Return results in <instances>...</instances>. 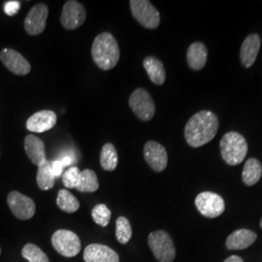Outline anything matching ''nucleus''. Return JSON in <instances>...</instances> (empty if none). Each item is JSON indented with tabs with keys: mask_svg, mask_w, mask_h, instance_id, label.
<instances>
[{
	"mask_svg": "<svg viewBox=\"0 0 262 262\" xmlns=\"http://www.w3.org/2000/svg\"><path fill=\"white\" fill-rule=\"evenodd\" d=\"M220 122L217 117L211 111H199L187 122L185 138L192 148H199L213 140L219 130Z\"/></svg>",
	"mask_w": 262,
	"mask_h": 262,
	"instance_id": "nucleus-1",
	"label": "nucleus"
},
{
	"mask_svg": "<svg viewBox=\"0 0 262 262\" xmlns=\"http://www.w3.org/2000/svg\"><path fill=\"white\" fill-rule=\"evenodd\" d=\"M94 63L104 71L111 70L118 64L121 52L117 39L109 32H103L94 38L92 46Z\"/></svg>",
	"mask_w": 262,
	"mask_h": 262,
	"instance_id": "nucleus-2",
	"label": "nucleus"
},
{
	"mask_svg": "<svg viewBox=\"0 0 262 262\" xmlns=\"http://www.w3.org/2000/svg\"><path fill=\"white\" fill-rule=\"evenodd\" d=\"M222 158L229 165H238L243 162L248 154V143L243 135L238 132H227L221 143Z\"/></svg>",
	"mask_w": 262,
	"mask_h": 262,
	"instance_id": "nucleus-3",
	"label": "nucleus"
},
{
	"mask_svg": "<svg viewBox=\"0 0 262 262\" xmlns=\"http://www.w3.org/2000/svg\"><path fill=\"white\" fill-rule=\"evenodd\" d=\"M148 243L158 261L172 262L175 259V245L166 231L158 230L151 232L148 237Z\"/></svg>",
	"mask_w": 262,
	"mask_h": 262,
	"instance_id": "nucleus-4",
	"label": "nucleus"
},
{
	"mask_svg": "<svg viewBox=\"0 0 262 262\" xmlns=\"http://www.w3.org/2000/svg\"><path fill=\"white\" fill-rule=\"evenodd\" d=\"M131 13L141 26L148 29H156L160 24L158 9L148 0H131Z\"/></svg>",
	"mask_w": 262,
	"mask_h": 262,
	"instance_id": "nucleus-5",
	"label": "nucleus"
},
{
	"mask_svg": "<svg viewBox=\"0 0 262 262\" xmlns=\"http://www.w3.org/2000/svg\"><path fill=\"white\" fill-rule=\"evenodd\" d=\"M128 104L138 119L144 122L150 121L156 113L154 99L146 90L137 89L131 94Z\"/></svg>",
	"mask_w": 262,
	"mask_h": 262,
	"instance_id": "nucleus-6",
	"label": "nucleus"
},
{
	"mask_svg": "<svg viewBox=\"0 0 262 262\" xmlns=\"http://www.w3.org/2000/svg\"><path fill=\"white\" fill-rule=\"evenodd\" d=\"M52 244L57 253L66 257H74L81 251V241L73 231L58 229L52 236Z\"/></svg>",
	"mask_w": 262,
	"mask_h": 262,
	"instance_id": "nucleus-7",
	"label": "nucleus"
},
{
	"mask_svg": "<svg viewBox=\"0 0 262 262\" xmlns=\"http://www.w3.org/2000/svg\"><path fill=\"white\" fill-rule=\"evenodd\" d=\"M195 206L199 213L209 219L222 215L225 210L224 198L212 191H203L195 198Z\"/></svg>",
	"mask_w": 262,
	"mask_h": 262,
	"instance_id": "nucleus-8",
	"label": "nucleus"
},
{
	"mask_svg": "<svg viewBox=\"0 0 262 262\" xmlns=\"http://www.w3.org/2000/svg\"><path fill=\"white\" fill-rule=\"evenodd\" d=\"M7 203L11 212L20 221L31 219L36 211L34 201L19 191H11L7 197Z\"/></svg>",
	"mask_w": 262,
	"mask_h": 262,
	"instance_id": "nucleus-9",
	"label": "nucleus"
},
{
	"mask_svg": "<svg viewBox=\"0 0 262 262\" xmlns=\"http://www.w3.org/2000/svg\"><path fill=\"white\" fill-rule=\"evenodd\" d=\"M86 19V11L84 5L76 0H69L63 5L60 15L61 26L67 30L80 28Z\"/></svg>",
	"mask_w": 262,
	"mask_h": 262,
	"instance_id": "nucleus-10",
	"label": "nucleus"
},
{
	"mask_svg": "<svg viewBox=\"0 0 262 262\" xmlns=\"http://www.w3.org/2000/svg\"><path fill=\"white\" fill-rule=\"evenodd\" d=\"M49 8L44 3H39L29 10L25 19V29L29 35L41 34L47 25Z\"/></svg>",
	"mask_w": 262,
	"mask_h": 262,
	"instance_id": "nucleus-11",
	"label": "nucleus"
},
{
	"mask_svg": "<svg viewBox=\"0 0 262 262\" xmlns=\"http://www.w3.org/2000/svg\"><path fill=\"white\" fill-rule=\"evenodd\" d=\"M144 158L150 168L156 172H162L167 167V151L161 144L156 141H149L145 144Z\"/></svg>",
	"mask_w": 262,
	"mask_h": 262,
	"instance_id": "nucleus-12",
	"label": "nucleus"
},
{
	"mask_svg": "<svg viewBox=\"0 0 262 262\" xmlns=\"http://www.w3.org/2000/svg\"><path fill=\"white\" fill-rule=\"evenodd\" d=\"M0 60L9 71L16 75H27L31 70L28 59L13 49H3L0 52Z\"/></svg>",
	"mask_w": 262,
	"mask_h": 262,
	"instance_id": "nucleus-13",
	"label": "nucleus"
},
{
	"mask_svg": "<svg viewBox=\"0 0 262 262\" xmlns=\"http://www.w3.org/2000/svg\"><path fill=\"white\" fill-rule=\"evenodd\" d=\"M57 117L51 110H42L33 114L27 121V129L35 133L51 130L56 125Z\"/></svg>",
	"mask_w": 262,
	"mask_h": 262,
	"instance_id": "nucleus-14",
	"label": "nucleus"
},
{
	"mask_svg": "<svg viewBox=\"0 0 262 262\" xmlns=\"http://www.w3.org/2000/svg\"><path fill=\"white\" fill-rule=\"evenodd\" d=\"M85 262H120L119 254L108 246L91 244L84 251Z\"/></svg>",
	"mask_w": 262,
	"mask_h": 262,
	"instance_id": "nucleus-15",
	"label": "nucleus"
},
{
	"mask_svg": "<svg viewBox=\"0 0 262 262\" xmlns=\"http://www.w3.org/2000/svg\"><path fill=\"white\" fill-rule=\"evenodd\" d=\"M260 44L261 40L259 35L256 33L250 34L245 38L240 50V59L246 68L253 66L258 55Z\"/></svg>",
	"mask_w": 262,
	"mask_h": 262,
	"instance_id": "nucleus-16",
	"label": "nucleus"
},
{
	"mask_svg": "<svg viewBox=\"0 0 262 262\" xmlns=\"http://www.w3.org/2000/svg\"><path fill=\"white\" fill-rule=\"evenodd\" d=\"M257 235L249 229H238L226 239V248L231 251L244 250L252 246L256 241Z\"/></svg>",
	"mask_w": 262,
	"mask_h": 262,
	"instance_id": "nucleus-17",
	"label": "nucleus"
},
{
	"mask_svg": "<svg viewBox=\"0 0 262 262\" xmlns=\"http://www.w3.org/2000/svg\"><path fill=\"white\" fill-rule=\"evenodd\" d=\"M25 150L31 162L39 166L45 159V144L35 135H28L25 139Z\"/></svg>",
	"mask_w": 262,
	"mask_h": 262,
	"instance_id": "nucleus-18",
	"label": "nucleus"
},
{
	"mask_svg": "<svg viewBox=\"0 0 262 262\" xmlns=\"http://www.w3.org/2000/svg\"><path fill=\"white\" fill-rule=\"evenodd\" d=\"M208 58V51L207 48L201 42L192 43L187 52V64L192 70H201L206 66Z\"/></svg>",
	"mask_w": 262,
	"mask_h": 262,
	"instance_id": "nucleus-19",
	"label": "nucleus"
},
{
	"mask_svg": "<svg viewBox=\"0 0 262 262\" xmlns=\"http://www.w3.org/2000/svg\"><path fill=\"white\" fill-rule=\"evenodd\" d=\"M143 66L149 76L150 81L155 84L161 85L164 84L166 80V72L163 63L156 56H147L144 61Z\"/></svg>",
	"mask_w": 262,
	"mask_h": 262,
	"instance_id": "nucleus-20",
	"label": "nucleus"
},
{
	"mask_svg": "<svg viewBox=\"0 0 262 262\" xmlns=\"http://www.w3.org/2000/svg\"><path fill=\"white\" fill-rule=\"evenodd\" d=\"M262 166L259 160L256 159H249L243 168L242 179L244 184L247 186L255 185L261 177Z\"/></svg>",
	"mask_w": 262,
	"mask_h": 262,
	"instance_id": "nucleus-21",
	"label": "nucleus"
},
{
	"mask_svg": "<svg viewBox=\"0 0 262 262\" xmlns=\"http://www.w3.org/2000/svg\"><path fill=\"white\" fill-rule=\"evenodd\" d=\"M38 187L41 190H49L55 186L56 177L53 174L51 162L45 159L38 166L37 176H36Z\"/></svg>",
	"mask_w": 262,
	"mask_h": 262,
	"instance_id": "nucleus-22",
	"label": "nucleus"
},
{
	"mask_svg": "<svg viewBox=\"0 0 262 262\" xmlns=\"http://www.w3.org/2000/svg\"><path fill=\"white\" fill-rule=\"evenodd\" d=\"M118 151L112 143H106L100 152V164L106 171H114L118 166Z\"/></svg>",
	"mask_w": 262,
	"mask_h": 262,
	"instance_id": "nucleus-23",
	"label": "nucleus"
},
{
	"mask_svg": "<svg viewBox=\"0 0 262 262\" xmlns=\"http://www.w3.org/2000/svg\"><path fill=\"white\" fill-rule=\"evenodd\" d=\"M56 205L63 212L71 214L78 211L80 208V202L70 191L66 189H60L56 198Z\"/></svg>",
	"mask_w": 262,
	"mask_h": 262,
	"instance_id": "nucleus-24",
	"label": "nucleus"
},
{
	"mask_svg": "<svg viewBox=\"0 0 262 262\" xmlns=\"http://www.w3.org/2000/svg\"><path fill=\"white\" fill-rule=\"evenodd\" d=\"M99 188L98 179L95 172L91 169H84L81 172V179L76 189L80 192H94Z\"/></svg>",
	"mask_w": 262,
	"mask_h": 262,
	"instance_id": "nucleus-25",
	"label": "nucleus"
},
{
	"mask_svg": "<svg viewBox=\"0 0 262 262\" xmlns=\"http://www.w3.org/2000/svg\"><path fill=\"white\" fill-rule=\"evenodd\" d=\"M132 227L125 216H119L116 221V237L119 243L125 245L130 241Z\"/></svg>",
	"mask_w": 262,
	"mask_h": 262,
	"instance_id": "nucleus-26",
	"label": "nucleus"
},
{
	"mask_svg": "<svg viewBox=\"0 0 262 262\" xmlns=\"http://www.w3.org/2000/svg\"><path fill=\"white\" fill-rule=\"evenodd\" d=\"M21 255L28 262H50L47 254L34 244H27L21 250Z\"/></svg>",
	"mask_w": 262,
	"mask_h": 262,
	"instance_id": "nucleus-27",
	"label": "nucleus"
},
{
	"mask_svg": "<svg viewBox=\"0 0 262 262\" xmlns=\"http://www.w3.org/2000/svg\"><path fill=\"white\" fill-rule=\"evenodd\" d=\"M111 215H112V213H111L110 209L105 204H98V205L94 206L92 211V216L94 219V223L102 227H106L107 225H109Z\"/></svg>",
	"mask_w": 262,
	"mask_h": 262,
	"instance_id": "nucleus-28",
	"label": "nucleus"
},
{
	"mask_svg": "<svg viewBox=\"0 0 262 262\" xmlns=\"http://www.w3.org/2000/svg\"><path fill=\"white\" fill-rule=\"evenodd\" d=\"M81 179V171L76 166H71L66 170L62 176L63 185L67 188H76Z\"/></svg>",
	"mask_w": 262,
	"mask_h": 262,
	"instance_id": "nucleus-29",
	"label": "nucleus"
},
{
	"mask_svg": "<svg viewBox=\"0 0 262 262\" xmlns=\"http://www.w3.org/2000/svg\"><path fill=\"white\" fill-rule=\"evenodd\" d=\"M20 8V2L16 1V0H10V1H5L3 9L6 15L8 16H14L19 12Z\"/></svg>",
	"mask_w": 262,
	"mask_h": 262,
	"instance_id": "nucleus-30",
	"label": "nucleus"
},
{
	"mask_svg": "<svg viewBox=\"0 0 262 262\" xmlns=\"http://www.w3.org/2000/svg\"><path fill=\"white\" fill-rule=\"evenodd\" d=\"M51 167H52L54 176L56 178V177H59L62 174L64 165L59 159H56V160H54L53 162H51Z\"/></svg>",
	"mask_w": 262,
	"mask_h": 262,
	"instance_id": "nucleus-31",
	"label": "nucleus"
},
{
	"mask_svg": "<svg viewBox=\"0 0 262 262\" xmlns=\"http://www.w3.org/2000/svg\"><path fill=\"white\" fill-rule=\"evenodd\" d=\"M62 163H63V165H64V167L66 166H69V165H71L72 164V162H73V159H72V157H70V156H63L61 159H59Z\"/></svg>",
	"mask_w": 262,
	"mask_h": 262,
	"instance_id": "nucleus-32",
	"label": "nucleus"
},
{
	"mask_svg": "<svg viewBox=\"0 0 262 262\" xmlns=\"http://www.w3.org/2000/svg\"><path fill=\"white\" fill-rule=\"evenodd\" d=\"M224 262H244L243 259L238 255H231L228 258H226Z\"/></svg>",
	"mask_w": 262,
	"mask_h": 262,
	"instance_id": "nucleus-33",
	"label": "nucleus"
},
{
	"mask_svg": "<svg viewBox=\"0 0 262 262\" xmlns=\"http://www.w3.org/2000/svg\"><path fill=\"white\" fill-rule=\"evenodd\" d=\"M260 226H261V228H262V219H261V221H260Z\"/></svg>",
	"mask_w": 262,
	"mask_h": 262,
	"instance_id": "nucleus-34",
	"label": "nucleus"
},
{
	"mask_svg": "<svg viewBox=\"0 0 262 262\" xmlns=\"http://www.w3.org/2000/svg\"><path fill=\"white\" fill-rule=\"evenodd\" d=\"M0 254H1V247H0Z\"/></svg>",
	"mask_w": 262,
	"mask_h": 262,
	"instance_id": "nucleus-35",
	"label": "nucleus"
}]
</instances>
